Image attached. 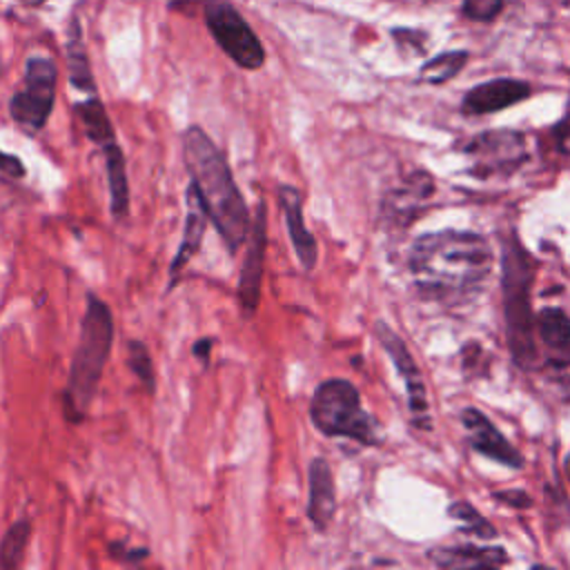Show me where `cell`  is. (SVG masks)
Masks as SVG:
<instances>
[{
	"label": "cell",
	"mask_w": 570,
	"mask_h": 570,
	"mask_svg": "<svg viewBox=\"0 0 570 570\" xmlns=\"http://www.w3.org/2000/svg\"><path fill=\"white\" fill-rule=\"evenodd\" d=\"M494 252L476 232L441 229L419 236L407 254L416 289L425 298L454 303L476 292L490 276Z\"/></svg>",
	"instance_id": "obj_1"
},
{
	"label": "cell",
	"mask_w": 570,
	"mask_h": 570,
	"mask_svg": "<svg viewBox=\"0 0 570 570\" xmlns=\"http://www.w3.org/2000/svg\"><path fill=\"white\" fill-rule=\"evenodd\" d=\"M183 163L209 223L216 227L229 256H236L249 236L252 216L225 154L203 127L189 125L183 131Z\"/></svg>",
	"instance_id": "obj_2"
},
{
	"label": "cell",
	"mask_w": 570,
	"mask_h": 570,
	"mask_svg": "<svg viewBox=\"0 0 570 570\" xmlns=\"http://www.w3.org/2000/svg\"><path fill=\"white\" fill-rule=\"evenodd\" d=\"M114 345V314L111 307L96 296L87 294L85 316L80 321V336L71 358L67 387L62 392L65 419L69 423H82L85 414L98 392L105 365Z\"/></svg>",
	"instance_id": "obj_3"
},
{
	"label": "cell",
	"mask_w": 570,
	"mask_h": 570,
	"mask_svg": "<svg viewBox=\"0 0 570 570\" xmlns=\"http://www.w3.org/2000/svg\"><path fill=\"white\" fill-rule=\"evenodd\" d=\"M534 263L517 238H510L501 252V285L508 347L514 363L532 367L537 363L534 309L530 303L534 283Z\"/></svg>",
	"instance_id": "obj_4"
},
{
	"label": "cell",
	"mask_w": 570,
	"mask_h": 570,
	"mask_svg": "<svg viewBox=\"0 0 570 570\" xmlns=\"http://www.w3.org/2000/svg\"><path fill=\"white\" fill-rule=\"evenodd\" d=\"M312 425L330 439H350L358 445H376L379 423L363 407L358 387L347 379H327L316 385L309 401Z\"/></svg>",
	"instance_id": "obj_5"
},
{
	"label": "cell",
	"mask_w": 570,
	"mask_h": 570,
	"mask_svg": "<svg viewBox=\"0 0 570 570\" xmlns=\"http://www.w3.org/2000/svg\"><path fill=\"white\" fill-rule=\"evenodd\" d=\"M56 80L58 69L51 58H27L22 85L9 100V114L22 131L33 136L45 129L56 100Z\"/></svg>",
	"instance_id": "obj_6"
},
{
	"label": "cell",
	"mask_w": 570,
	"mask_h": 570,
	"mask_svg": "<svg viewBox=\"0 0 570 570\" xmlns=\"http://www.w3.org/2000/svg\"><path fill=\"white\" fill-rule=\"evenodd\" d=\"M463 154L470 160L468 174L476 178L510 176L528 160V140L517 129H490L476 134Z\"/></svg>",
	"instance_id": "obj_7"
},
{
	"label": "cell",
	"mask_w": 570,
	"mask_h": 570,
	"mask_svg": "<svg viewBox=\"0 0 570 570\" xmlns=\"http://www.w3.org/2000/svg\"><path fill=\"white\" fill-rule=\"evenodd\" d=\"M205 24L216 45L243 69H261L265 49L245 18L225 0H209L205 4Z\"/></svg>",
	"instance_id": "obj_8"
},
{
	"label": "cell",
	"mask_w": 570,
	"mask_h": 570,
	"mask_svg": "<svg viewBox=\"0 0 570 570\" xmlns=\"http://www.w3.org/2000/svg\"><path fill=\"white\" fill-rule=\"evenodd\" d=\"M265 254H267V205L265 200H258L256 214L252 218L249 236L245 240V254H243L240 274H238V289H236L240 312L247 318L258 309Z\"/></svg>",
	"instance_id": "obj_9"
},
{
	"label": "cell",
	"mask_w": 570,
	"mask_h": 570,
	"mask_svg": "<svg viewBox=\"0 0 570 570\" xmlns=\"http://www.w3.org/2000/svg\"><path fill=\"white\" fill-rule=\"evenodd\" d=\"M374 336L379 338L381 347L387 352L390 361L394 363L399 376L403 379L405 383V390H407V405H410V412H412V421L416 425H423L430 428V416H428V396H425V383H423V376L419 372V365L412 356V352L407 350L405 341L383 321H376L374 323Z\"/></svg>",
	"instance_id": "obj_10"
},
{
	"label": "cell",
	"mask_w": 570,
	"mask_h": 570,
	"mask_svg": "<svg viewBox=\"0 0 570 570\" xmlns=\"http://www.w3.org/2000/svg\"><path fill=\"white\" fill-rule=\"evenodd\" d=\"M434 194V178L425 169H414L410 171L396 187H392L385 198L381 214L392 223V225H410L419 214L423 212L425 203Z\"/></svg>",
	"instance_id": "obj_11"
},
{
	"label": "cell",
	"mask_w": 570,
	"mask_h": 570,
	"mask_svg": "<svg viewBox=\"0 0 570 570\" xmlns=\"http://www.w3.org/2000/svg\"><path fill=\"white\" fill-rule=\"evenodd\" d=\"M276 200L278 207L285 216V225H287V234L294 247V254L301 263L303 269H314L318 263V243L314 238V234L307 229L305 225V216H303V194L298 187L281 183L276 187Z\"/></svg>",
	"instance_id": "obj_12"
},
{
	"label": "cell",
	"mask_w": 570,
	"mask_h": 570,
	"mask_svg": "<svg viewBox=\"0 0 570 570\" xmlns=\"http://www.w3.org/2000/svg\"><path fill=\"white\" fill-rule=\"evenodd\" d=\"M461 423L468 430V441L472 450L481 452L483 456L503 463L508 468H523V456L514 450V445L492 425V421L479 412L476 407H465L461 412Z\"/></svg>",
	"instance_id": "obj_13"
},
{
	"label": "cell",
	"mask_w": 570,
	"mask_h": 570,
	"mask_svg": "<svg viewBox=\"0 0 570 570\" xmlns=\"http://www.w3.org/2000/svg\"><path fill=\"white\" fill-rule=\"evenodd\" d=\"M185 205H187V214H185V227H183V238L178 243V249L171 258L169 265V285L167 289H174L183 276V272L187 269V265L191 263V258L200 252L203 238H205V227H207V212L198 198L196 187L189 183L185 189Z\"/></svg>",
	"instance_id": "obj_14"
},
{
	"label": "cell",
	"mask_w": 570,
	"mask_h": 570,
	"mask_svg": "<svg viewBox=\"0 0 570 570\" xmlns=\"http://www.w3.org/2000/svg\"><path fill=\"white\" fill-rule=\"evenodd\" d=\"M336 514V483L327 459L314 456L307 468V519L316 532H325Z\"/></svg>",
	"instance_id": "obj_15"
},
{
	"label": "cell",
	"mask_w": 570,
	"mask_h": 570,
	"mask_svg": "<svg viewBox=\"0 0 570 570\" xmlns=\"http://www.w3.org/2000/svg\"><path fill=\"white\" fill-rule=\"evenodd\" d=\"M532 94L530 85L517 78H494L472 87L461 102V109L470 116H483L501 111L510 105L525 100Z\"/></svg>",
	"instance_id": "obj_16"
},
{
	"label": "cell",
	"mask_w": 570,
	"mask_h": 570,
	"mask_svg": "<svg viewBox=\"0 0 570 570\" xmlns=\"http://www.w3.org/2000/svg\"><path fill=\"white\" fill-rule=\"evenodd\" d=\"M534 334L552 367L570 365V316L561 307H541L534 312Z\"/></svg>",
	"instance_id": "obj_17"
},
{
	"label": "cell",
	"mask_w": 570,
	"mask_h": 570,
	"mask_svg": "<svg viewBox=\"0 0 570 570\" xmlns=\"http://www.w3.org/2000/svg\"><path fill=\"white\" fill-rule=\"evenodd\" d=\"M432 561L441 568H497L508 563L503 548H479V546H454L430 552Z\"/></svg>",
	"instance_id": "obj_18"
},
{
	"label": "cell",
	"mask_w": 570,
	"mask_h": 570,
	"mask_svg": "<svg viewBox=\"0 0 570 570\" xmlns=\"http://www.w3.org/2000/svg\"><path fill=\"white\" fill-rule=\"evenodd\" d=\"M76 114H78V118H80V122H82L85 136H87L98 149H102L105 145L118 140V138H116V131H114V125H111V120H109V116H107V109H105L102 100H100L96 94H91V96H87L85 100H80V102L76 105Z\"/></svg>",
	"instance_id": "obj_19"
},
{
	"label": "cell",
	"mask_w": 570,
	"mask_h": 570,
	"mask_svg": "<svg viewBox=\"0 0 570 570\" xmlns=\"http://www.w3.org/2000/svg\"><path fill=\"white\" fill-rule=\"evenodd\" d=\"M67 67H69V80L78 91H82L87 96L96 94V80H94L89 58H87V51H85V45L80 38V29L76 22L71 24L69 36H67Z\"/></svg>",
	"instance_id": "obj_20"
},
{
	"label": "cell",
	"mask_w": 570,
	"mask_h": 570,
	"mask_svg": "<svg viewBox=\"0 0 570 570\" xmlns=\"http://www.w3.org/2000/svg\"><path fill=\"white\" fill-rule=\"evenodd\" d=\"M31 539V521H13L0 541V570H16L24 561V552Z\"/></svg>",
	"instance_id": "obj_21"
},
{
	"label": "cell",
	"mask_w": 570,
	"mask_h": 570,
	"mask_svg": "<svg viewBox=\"0 0 570 570\" xmlns=\"http://www.w3.org/2000/svg\"><path fill=\"white\" fill-rule=\"evenodd\" d=\"M127 365L131 374L138 379V383L145 387L147 394L154 396L156 392V374H154V361L149 354V347L140 338L127 341Z\"/></svg>",
	"instance_id": "obj_22"
},
{
	"label": "cell",
	"mask_w": 570,
	"mask_h": 570,
	"mask_svg": "<svg viewBox=\"0 0 570 570\" xmlns=\"http://www.w3.org/2000/svg\"><path fill=\"white\" fill-rule=\"evenodd\" d=\"M448 514L461 525L465 534L481 537V539H492L497 534V528L468 501H452L448 505Z\"/></svg>",
	"instance_id": "obj_23"
},
{
	"label": "cell",
	"mask_w": 570,
	"mask_h": 570,
	"mask_svg": "<svg viewBox=\"0 0 570 570\" xmlns=\"http://www.w3.org/2000/svg\"><path fill=\"white\" fill-rule=\"evenodd\" d=\"M468 60V53L465 51H445V53H439L434 56L432 60H428L423 67H421V80L430 82V85H441V82H448L450 78H454L463 65Z\"/></svg>",
	"instance_id": "obj_24"
},
{
	"label": "cell",
	"mask_w": 570,
	"mask_h": 570,
	"mask_svg": "<svg viewBox=\"0 0 570 570\" xmlns=\"http://www.w3.org/2000/svg\"><path fill=\"white\" fill-rule=\"evenodd\" d=\"M503 0H463V13L470 20H479V22H488L492 18H497V13L501 11Z\"/></svg>",
	"instance_id": "obj_25"
},
{
	"label": "cell",
	"mask_w": 570,
	"mask_h": 570,
	"mask_svg": "<svg viewBox=\"0 0 570 570\" xmlns=\"http://www.w3.org/2000/svg\"><path fill=\"white\" fill-rule=\"evenodd\" d=\"M109 552L111 557L125 561V563H140L149 557V550L147 548H127L122 541H116V543H109Z\"/></svg>",
	"instance_id": "obj_26"
},
{
	"label": "cell",
	"mask_w": 570,
	"mask_h": 570,
	"mask_svg": "<svg viewBox=\"0 0 570 570\" xmlns=\"http://www.w3.org/2000/svg\"><path fill=\"white\" fill-rule=\"evenodd\" d=\"M0 174H4L9 178H24L27 167L16 154H7L0 149Z\"/></svg>",
	"instance_id": "obj_27"
},
{
	"label": "cell",
	"mask_w": 570,
	"mask_h": 570,
	"mask_svg": "<svg viewBox=\"0 0 570 570\" xmlns=\"http://www.w3.org/2000/svg\"><path fill=\"white\" fill-rule=\"evenodd\" d=\"M494 499L510 508H517V510L532 505V499L523 490H501V492H494Z\"/></svg>",
	"instance_id": "obj_28"
},
{
	"label": "cell",
	"mask_w": 570,
	"mask_h": 570,
	"mask_svg": "<svg viewBox=\"0 0 570 570\" xmlns=\"http://www.w3.org/2000/svg\"><path fill=\"white\" fill-rule=\"evenodd\" d=\"M554 145L561 154H570V116H566L561 122H557L554 131Z\"/></svg>",
	"instance_id": "obj_29"
},
{
	"label": "cell",
	"mask_w": 570,
	"mask_h": 570,
	"mask_svg": "<svg viewBox=\"0 0 570 570\" xmlns=\"http://www.w3.org/2000/svg\"><path fill=\"white\" fill-rule=\"evenodd\" d=\"M212 347H214V338L212 336H203L191 345V354L198 358V363L203 367L209 365V356H212Z\"/></svg>",
	"instance_id": "obj_30"
},
{
	"label": "cell",
	"mask_w": 570,
	"mask_h": 570,
	"mask_svg": "<svg viewBox=\"0 0 570 570\" xmlns=\"http://www.w3.org/2000/svg\"><path fill=\"white\" fill-rule=\"evenodd\" d=\"M171 7H189V4H194L196 0H167Z\"/></svg>",
	"instance_id": "obj_31"
},
{
	"label": "cell",
	"mask_w": 570,
	"mask_h": 570,
	"mask_svg": "<svg viewBox=\"0 0 570 570\" xmlns=\"http://www.w3.org/2000/svg\"><path fill=\"white\" fill-rule=\"evenodd\" d=\"M22 2H29V4H40V2H45V0H22Z\"/></svg>",
	"instance_id": "obj_32"
}]
</instances>
